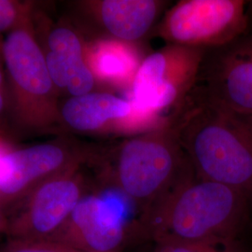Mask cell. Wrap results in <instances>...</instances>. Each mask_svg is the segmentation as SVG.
Instances as JSON below:
<instances>
[{
    "mask_svg": "<svg viewBox=\"0 0 252 252\" xmlns=\"http://www.w3.org/2000/svg\"><path fill=\"white\" fill-rule=\"evenodd\" d=\"M162 0H92L75 2L80 21L94 38L139 44L168 5Z\"/></svg>",
    "mask_w": 252,
    "mask_h": 252,
    "instance_id": "cell-11",
    "label": "cell"
},
{
    "mask_svg": "<svg viewBox=\"0 0 252 252\" xmlns=\"http://www.w3.org/2000/svg\"><path fill=\"white\" fill-rule=\"evenodd\" d=\"M133 103L108 92L70 96L59 106L60 123L78 133L137 135Z\"/></svg>",
    "mask_w": 252,
    "mask_h": 252,
    "instance_id": "cell-12",
    "label": "cell"
},
{
    "mask_svg": "<svg viewBox=\"0 0 252 252\" xmlns=\"http://www.w3.org/2000/svg\"><path fill=\"white\" fill-rule=\"evenodd\" d=\"M247 4L244 0H181L166 10L156 34L172 45H224L247 31Z\"/></svg>",
    "mask_w": 252,
    "mask_h": 252,
    "instance_id": "cell-6",
    "label": "cell"
},
{
    "mask_svg": "<svg viewBox=\"0 0 252 252\" xmlns=\"http://www.w3.org/2000/svg\"><path fill=\"white\" fill-rule=\"evenodd\" d=\"M204 52L202 48L167 44L145 56L127 98L135 108L166 119L163 113L172 114L194 86Z\"/></svg>",
    "mask_w": 252,
    "mask_h": 252,
    "instance_id": "cell-5",
    "label": "cell"
},
{
    "mask_svg": "<svg viewBox=\"0 0 252 252\" xmlns=\"http://www.w3.org/2000/svg\"><path fill=\"white\" fill-rule=\"evenodd\" d=\"M32 17V5L13 0H0V35L9 33Z\"/></svg>",
    "mask_w": 252,
    "mask_h": 252,
    "instance_id": "cell-16",
    "label": "cell"
},
{
    "mask_svg": "<svg viewBox=\"0 0 252 252\" xmlns=\"http://www.w3.org/2000/svg\"><path fill=\"white\" fill-rule=\"evenodd\" d=\"M7 224H8V218L4 210L0 207V234L5 235L7 231Z\"/></svg>",
    "mask_w": 252,
    "mask_h": 252,
    "instance_id": "cell-18",
    "label": "cell"
},
{
    "mask_svg": "<svg viewBox=\"0 0 252 252\" xmlns=\"http://www.w3.org/2000/svg\"><path fill=\"white\" fill-rule=\"evenodd\" d=\"M42 49L56 90L69 97L94 92L97 81L86 60L85 41L74 27H52Z\"/></svg>",
    "mask_w": 252,
    "mask_h": 252,
    "instance_id": "cell-13",
    "label": "cell"
},
{
    "mask_svg": "<svg viewBox=\"0 0 252 252\" xmlns=\"http://www.w3.org/2000/svg\"><path fill=\"white\" fill-rule=\"evenodd\" d=\"M251 221V199L239 189L199 179L191 168L139 219L157 245L238 239Z\"/></svg>",
    "mask_w": 252,
    "mask_h": 252,
    "instance_id": "cell-2",
    "label": "cell"
},
{
    "mask_svg": "<svg viewBox=\"0 0 252 252\" xmlns=\"http://www.w3.org/2000/svg\"><path fill=\"white\" fill-rule=\"evenodd\" d=\"M199 179L252 196V115L216 105L195 91L168 117Z\"/></svg>",
    "mask_w": 252,
    "mask_h": 252,
    "instance_id": "cell-1",
    "label": "cell"
},
{
    "mask_svg": "<svg viewBox=\"0 0 252 252\" xmlns=\"http://www.w3.org/2000/svg\"><path fill=\"white\" fill-rule=\"evenodd\" d=\"M192 90L220 107L252 115V31L205 49Z\"/></svg>",
    "mask_w": 252,
    "mask_h": 252,
    "instance_id": "cell-9",
    "label": "cell"
},
{
    "mask_svg": "<svg viewBox=\"0 0 252 252\" xmlns=\"http://www.w3.org/2000/svg\"><path fill=\"white\" fill-rule=\"evenodd\" d=\"M121 199L89 193L48 239L82 252H120L128 235Z\"/></svg>",
    "mask_w": 252,
    "mask_h": 252,
    "instance_id": "cell-10",
    "label": "cell"
},
{
    "mask_svg": "<svg viewBox=\"0 0 252 252\" xmlns=\"http://www.w3.org/2000/svg\"><path fill=\"white\" fill-rule=\"evenodd\" d=\"M0 252H82L49 240H24L6 237Z\"/></svg>",
    "mask_w": 252,
    "mask_h": 252,
    "instance_id": "cell-17",
    "label": "cell"
},
{
    "mask_svg": "<svg viewBox=\"0 0 252 252\" xmlns=\"http://www.w3.org/2000/svg\"><path fill=\"white\" fill-rule=\"evenodd\" d=\"M81 168L59 173L37 186L8 214L5 236L24 240H46L52 236L89 194Z\"/></svg>",
    "mask_w": 252,
    "mask_h": 252,
    "instance_id": "cell-8",
    "label": "cell"
},
{
    "mask_svg": "<svg viewBox=\"0 0 252 252\" xmlns=\"http://www.w3.org/2000/svg\"><path fill=\"white\" fill-rule=\"evenodd\" d=\"M30 17L8 33L1 44L9 79L10 112L19 126L41 130L60 124L58 91Z\"/></svg>",
    "mask_w": 252,
    "mask_h": 252,
    "instance_id": "cell-4",
    "label": "cell"
},
{
    "mask_svg": "<svg viewBox=\"0 0 252 252\" xmlns=\"http://www.w3.org/2000/svg\"><path fill=\"white\" fill-rule=\"evenodd\" d=\"M0 89L8 91V87H7V85H6V82H5L4 74H3V72H2L1 68H0Z\"/></svg>",
    "mask_w": 252,
    "mask_h": 252,
    "instance_id": "cell-20",
    "label": "cell"
},
{
    "mask_svg": "<svg viewBox=\"0 0 252 252\" xmlns=\"http://www.w3.org/2000/svg\"><path fill=\"white\" fill-rule=\"evenodd\" d=\"M155 252H252L239 239H215L189 243L157 245Z\"/></svg>",
    "mask_w": 252,
    "mask_h": 252,
    "instance_id": "cell-15",
    "label": "cell"
},
{
    "mask_svg": "<svg viewBox=\"0 0 252 252\" xmlns=\"http://www.w3.org/2000/svg\"><path fill=\"white\" fill-rule=\"evenodd\" d=\"M250 227H252V196L251 198V221H250Z\"/></svg>",
    "mask_w": 252,
    "mask_h": 252,
    "instance_id": "cell-21",
    "label": "cell"
},
{
    "mask_svg": "<svg viewBox=\"0 0 252 252\" xmlns=\"http://www.w3.org/2000/svg\"><path fill=\"white\" fill-rule=\"evenodd\" d=\"M90 164L101 182L132 202L140 216L192 168L168 119L107 151L96 150Z\"/></svg>",
    "mask_w": 252,
    "mask_h": 252,
    "instance_id": "cell-3",
    "label": "cell"
},
{
    "mask_svg": "<svg viewBox=\"0 0 252 252\" xmlns=\"http://www.w3.org/2000/svg\"><path fill=\"white\" fill-rule=\"evenodd\" d=\"M85 56L97 82L128 93L145 57L139 44L101 37L85 41Z\"/></svg>",
    "mask_w": 252,
    "mask_h": 252,
    "instance_id": "cell-14",
    "label": "cell"
},
{
    "mask_svg": "<svg viewBox=\"0 0 252 252\" xmlns=\"http://www.w3.org/2000/svg\"><path fill=\"white\" fill-rule=\"evenodd\" d=\"M95 150L70 142H49L0 153V207L10 211L55 175L90 164Z\"/></svg>",
    "mask_w": 252,
    "mask_h": 252,
    "instance_id": "cell-7",
    "label": "cell"
},
{
    "mask_svg": "<svg viewBox=\"0 0 252 252\" xmlns=\"http://www.w3.org/2000/svg\"><path fill=\"white\" fill-rule=\"evenodd\" d=\"M247 20H248L247 31H252V1H248V4H247Z\"/></svg>",
    "mask_w": 252,
    "mask_h": 252,
    "instance_id": "cell-19",
    "label": "cell"
}]
</instances>
